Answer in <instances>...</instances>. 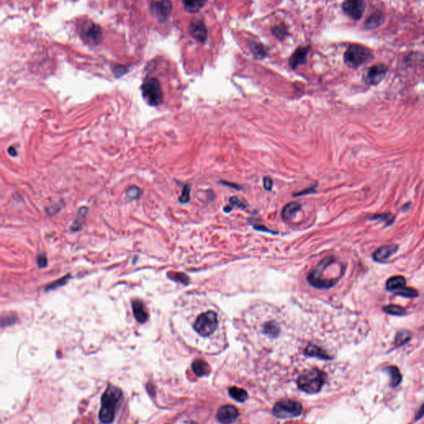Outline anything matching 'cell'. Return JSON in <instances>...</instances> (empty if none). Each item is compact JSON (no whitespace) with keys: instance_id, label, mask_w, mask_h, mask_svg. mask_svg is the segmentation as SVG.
I'll list each match as a JSON object with an SVG mask.
<instances>
[{"instance_id":"4fadbf2b","label":"cell","mask_w":424,"mask_h":424,"mask_svg":"<svg viewBox=\"0 0 424 424\" xmlns=\"http://www.w3.org/2000/svg\"><path fill=\"white\" fill-rule=\"evenodd\" d=\"M238 416V410L236 407L231 405L222 406L216 414L217 420L221 424H232Z\"/></svg>"},{"instance_id":"4dcf8cb0","label":"cell","mask_w":424,"mask_h":424,"mask_svg":"<svg viewBox=\"0 0 424 424\" xmlns=\"http://www.w3.org/2000/svg\"><path fill=\"white\" fill-rule=\"evenodd\" d=\"M168 277L171 278L172 280L176 281L178 283H183L185 285H187L190 283V278L184 273L169 272L168 273Z\"/></svg>"},{"instance_id":"7c38bea8","label":"cell","mask_w":424,"mask_h":424,"mask_svg":"<svg viewBox=\"0 0 424 424\" xmlns=\"http://www.w3.org/2000/svg\"><path fill=\"white\" fill-rule=\"evenodd\" d=\"M189 31L191 37L197 42H204L208 37V30L202 19H195L191 22L189 27Z\"/></svg>"},{"instance_id":"44dd1931","label":"cell","mask_w":424,"mask_h":424,"mask_svg":"<svg viewBox=\"0 0 424 424\" xmlns=\"http://www.w3.org/2000/svg\"><path fill=\"white\" fill-rule=\"evenodd\" d=\"M406 279L403 276H394L392 278H389L386 283V288L388 291L398 290L399 288L405 287Z\"/></svg>"},{"instance_id":"e0dca14e","label":"cell","mask_w":424,"mask_h":424,"mask_svg":"<svg viewBox=\"0 0 424 424\" xmlns=\"http://www.w3.org/2000/svg\"><path fill=\"white\" fill-rule=\"evenodd\" d=\"M302 205L300 202H290L286 205L282 212V218L286 222H289L295 217L297 213L301 209Z\"/></svg>"},{"instance_id":"603a6c76","label":"cell","mask_w":424,"mask_h":424,"mask_svg":"<svg viewBox=\"0 0 424 424\" xmlns=\"http://www.w3.org/2000/svg\"><path fill=\"white\" fill-rule=\"evenodd\" d=\"M263 333L270 337H277L280 333V327L275 321H270L263 326Z\"/></svg>"},{"instance_id":"d6986e66","label":"cell","mask_w":424,"mask_h":424,"mask_svg":"<svg viewBox=\"0 0 424 424\" xmlns=\"http://www.w3.org/2000/svg\"><path fill=\"white\" fill-rule=\"evenodd\" d=\"M88 212H89L88 207H81L79 209L76 220H75L73 224L71 225V231H74V232L81 231L82 227H83V225H85V222H86V219H87V215H88Z\"/></svg>"},{"instance_id":"52a82bcc","label":"cell","mask_w":424,"mask_h":424,"mask_svg":"<svg viewBox=\"0 0 424 424\" xmlns=\"http://www.w3.org/2000/svg\"><path fill=\"white\" fill-rule=\"evenodd\" d=\"M303 409V406L299 402L285 399L276 403L273 412L279 419H290L301 415Z\"/></svg>"},{"instance_id":"1f68e13d","label":"cell","mask_w":424,"mask_h":424,"mask_svg":"<svg viewBox=\"0 0 424 424\" xmlns=\"http://www.w3.org/2000/svg\"><path fill=\"white\" fill-rule=\"evenodd\" d=\"M388 373L390 374V379H391V385L392 386H396V385H398L399 383L401 382V380H402V376H401L400 373L398 371V369L396 368V367H388L387 369Z\"/></svg>"},{"instance_id":"cb8c5ba5","label":"cell","mask_w":424,"mask_h":424,"mask_svg":"<svg viewBox=\"0 0 424 424\" xmlns=\"http://www.w3.org/2000/svg\"><path fill=\"white\" fill-rule=\"evenodd\" d=\"M249 49L254 58L257 59H263L267 56V52L261 43L256 42H251L249 43Z\"/></svg>"},{"instance_id":"60d3db41","label":"cell","mask_w":424,"mask_h":424,"mask_svg":"<svg viewBox=\"0 0 424 424\" xmlns=\"http://www.w3.org/2000/svg\"><path fill=\"white\" fill-rule=\"evenodd\" d=\"M264 186L265 190L267 191H271L273 188V180L269 177L264 178Z\"/></svg>"},{"instance_id":"f35d334b","label":"cell","mask_w":424,"mask_h":424,"mask_svg":"<svg viewBox=\"0 0 424 424\" xmlns=\"http://www.w3.org/2000/svg\"><path fill=\"white\" fill-rule=\"evenodd\" d=\"M230 203L234 207H240V208H246L247 203L243 200L237 197H232L230 198Z\"/></svg>"},{"instance_id":"5bb4252c","label":"cell","mask_w":424,"mask_h":424,"mask_svg":"<svg viewBox=\"0 0 424 424\" xmlns=\"http://www.w3.org/2000/svg\"><path fill=\"white\" fill-rule=\"evenodd\" d=\"M309 52H310V47H299L289 58L288 63H289L291 68L294 70V69L298 68L299 66L304 65L306 63Z\"/></svg>"},{"instance_id":"8992f818","label":"cell","mask_w":424,"mask_h":424,"mask_svg":"<svg viewBox=\"0 0 424 424\" xmlns=\"http://www.w3.org/2000/svg\"><path fill=\"white\" fill-rule=\"evenodd\" d=\"M218 327V316L214 311H207L197 317L193 328L200 335L207 337L215 333Z\"/></svg>"},{"instance_id":"7a4b0ae2","label":"cell","mask_w":424,"mask_h":424,"mask_svg":"<svg viewBox=\"0 0 424 424\" xmlns=\"http://www.w3.org/2000/svg\"><path fill=\"white\" fill-rule=\"evenodd\" d=\"M325 372L317 368H312L302 373L297 380L300 390L307 394H317L321 391L326 382Z\"/></svg>"},{"instance_id":"ac0fdd59","label":"cell","mask_w":424,"mask_h":424,"mask_svg":"<svg viewBox=\"0 0 424 424\" xmlns=\"http://www.w3.org/2000/svg\"><path fill=\"white\" fill-rule=\"evenodd\" d=\"M385 22V17L381 12H374L367 19L364 23V29L367 30H373L381 26Z\"/></svg>"},{"instance_id":"484cf974","label":"cell","mask_w":424,"mask_h":424,"mask_svg":"<svg viewBox=\"0 0 424 424\" xmlns=\"http://www.w3.org/2000/svg\"><path fill=\"white\" fill-rule=\"evenodd\" d=\"M229 394L231 398H234L235 400L243 403L248 398V394L246 391L242 389L237 387H232L229 390Z\"/></svg>"},{"instance_id":"d590c367","label":"cell","mask_w":424,"mask_h":424,"mask_svg":"<svg viewBox=\"0 0 424 424\" xmlns=\"http://www.w3.org/2000/svg\"><path fill=\"white\" fill-rule=\"evenodd\" d=\"M113 73L115 74L116 77H121L124 74L127 73L128 71L127 66H121V65H115L112 67Z\"/></svg>"},{"instance_id":"d6a6232c","label":"cell","mask_w":424,"mask_h":424,"mask_svg":"<svg viewBox=\"0 0 424 424\" xmlns=\"http://www.w3.org/2000/svg\"><path fill=\"white\" fill-rule=\"evenodd\" d=\"M19 321V317L15 315H7L0 317V328L10 327L12 325L15 324Z\"/></svg>"},{"instance_id":"74e56055","label":"cell","mask_w":424,"mask_h":424,"mask_svg":"<svg viewBox=\"0 0 424 424\" xmlns=\"http://www.w3.org/2000/svg\"><path fill=\"white\" fill-rule=\"evenodd\" d=\"M190 191H191V186L186 185L184 186L183 191L182 193L181 197H179V202L181 203H186L190 200Z\"/></svg>"},{"instance_id":"7bdbcfd3","label":"cell","mask_w":424,"mask_h":424,"mask_svg":"<svg viewBox=\"0 0 424 424\" xmlns=\"http://www.w3.org/2000/svg\"><path fill=\"white\" fill-rule=\"evenodd\" d=\"M312 191H314V188H313V187H310V188L307 189L306 191L304 190V191H301V192L295 194V195H294V197H297V196H302V195H304V194L311 193Z\"/></svg>"},{"instance_id":"9c48e42d","label":"cell","mask_w":424,"mask_h":424,"mask_svg":"<svg viewBox=\"0 0 424 424\" xmlns=\"http://www.w3.org/2000/svg\"><path fill=\"white\" fill-rule=\"evenodd\" d=\"M388 72V67L385 64H378L367 69L364 72L363 80L365 84L374 87L380 84L385 79Z\"/></svg>"},{"instance_id":"8fae6325","label":"cell","mask_w":424,"mask_h":424,"mask_svg":"<svg viewBox=\"0 0 424 424\" xmlns=\"http://www.w3.org/2000/svg\"><path fill=\"white\" fill-rule=\"evenodd\" d=\"M173 5L170 1H157L152 2L150 5V12L152 15L160 22H165L170 17Z\"/></svg>"},{"instance_id":"9a60e30c","label":"cell","mask_w":424,"mask_h":424,"mask_svg":"<svg viewBox=\"0 0 424 424\" xmlns=\"http://www.w3.org/2000/svg\"><path fill=\"white\" fill-rule=\"evenodd\" d=\"M398 245L394 243L384 245L374 251L373 254V259L376 262H385L388 259H390V257L395 254L396 252L398 251Z\"/></svg>"},{"instance_id":"ba28073f","label":"cell","mask_w":424,"mask_h":424,"mask_svg":"<svg viewBox=\"0 0 424 424\" xmlns=\"http://www.w3.org/2000/svg\"><path fill=\"white\" fill-rule=\"evenodd\" d=\"M81 38L90 45H99L103 40L102 29L98 24L88 21L83 24L81 29Z\"/></svg>"},{"instance_id":"d4e9b609","label":"cell","mask_w":424,"mask_h":424,"mask_svg":"<svg viewBox=\"0 0 424 424\" xmlns=\"http://www.w3.org/2000/svg\"><path fill=\"white\" fill-rule=\"evenodd\" d=\"M207 3L205 1H184V8L186 12L195 13L199 12L203 6Z\"/></svg>"},{"instance_id":"e575fe53","label":"cell","mask_w":424,"mask_h":424,"mask_svg":"<svg viewBox=\"0 0 424 424\" xmlns=\"http://www.w3.org/2000/svg\"><path fill=\"white\" fill-rule=\"evenodd\" d=\"M272 32L275 37L280 40L283 39L286 37V35L288 34L287 28L284 25H278V26L273 27L272 29Z\"/></svg>"},{"instance_id":"f1b7e54d","label":"cell","mask_w":424,"mask_h":424,"mask_svg":"<svg viewBox=\"0 0 424 424\" xmlns=\"http://www.w3.org/2000/svg\"><path fill=\"white\" fill-rule=\"evenodd\" d=\"M412 338V333L408 330L399 331L395 336L396 346H403L404 344L409 342Z\"/></svg>"},{"instance_id":"ab89813d","label":"cell","mask_w":424,"mask_h":424,"mask_svg":"<svg viewBox=\"0 0 424 424\" xmlns=\"http://www.w3.org/2000/svg\"><path fill=\"white\" fill-rule=\"evenodd\" d=\"M37 266L40 269H44L47 266V255L45 254H38L37 258Z\"/></svg>"},{"instance_id":"836d02e7","label":"cell","mask_w":424,"mask_h":424,"mask_svg":"<svg viewBox=\"0 0 424 424\" xmlns=\"http://www.w3.org/2000/svg\"><path fill=\"white\" fill-rule=\"evenodd\" d=\"M142 195L141 189L136 186H130L126 191L127 198L129 200H138Z\"/></svg>"},{"instance_id":"3957f363","label":"cell","mask_w":424,"mask_h":424,"mask_svg":"<svg viewBox=\"0 0 424 424\" xmlns=\"http://www.w3.org/2000/svg\"><path fill=\"white\" fill-rule=\"evenodd\" d=\"M373 58V53L368 47L352 44L344 54V62L350 68L356 69L370 61Z\"/></svg>"},{"instance_id":"f546056e","label":"cell","mask_w":424,"mask_h":424,"mask_svg":"<svg viewBox=\"0 0 424 424\" xmlns=\"http://www.w3.org/2000/svg\"><path fill=\"white\" fill-rule=\"evenodd\" d=\"M383 311L388 314L393 316H404L406 314V309L398 305H388L383 307Z\"/></svg>"},{"instance_id":"6da1fadb","label":"cell","mask_w":424,"mask_h":424,"mask_svg":"<svg viewBox=\"0 0 424 424\" xmlns=\"http://www.w3.org/2000/svg\"><path fill=\"white\" fill-rule=\"evenodd\" d=\"M123 394L121 389L110 385L105 390L101 398V409L99 418L101 423L110 424L114 421L116 416V409L121 403Z\"/></svg>"},{"instance_id":"277c9868","label":"cell","mask_w":424,"mask_h":424,"mask_svg":"<svg viewBox=\"0 0 424 424\" xmlns=\"http://www.w3.org/2000/svg\"><path fill=\"white\" fill-rule=\"evenodd\" d=\"M334 257L328 256L323 259L314 270L309 273L307 280L311 285L315 288L323 289V288H333L338 283L337 281L331 280L329 278H325L324 273L329 265L335 262Z\"/></svg>"},{"instance_id":"2e32d148","label":"cell","mask_w":424,"mask_h":424,"mask_svg":"<svg viewBox=\"0 0 424 424\" xmlns=\"http://www.w3.org/2000/svg\"><path fill=\"white\" fill-rule=\"evenodd\" d=\"M132 309L137 322H139V323H144L148 321L149 314L144 303L140 299H134L132 301Z\"/></svg>"},{"instance_id":"ee69618b","label":"cell","mask_w":424,"mask_h":424,"mask_svg":"<svg viewBox=\"0 0 424 424\" xmlns=\"http://www.w3.org/2000/svg\"><path fill=\"white\" fill-rule=\"evenodd\" d=\"M221 183L225 184V185H227V186H231V187H233V188H236V190H241V186H239V185L230 183V182H221Z\"/></svg>"},{"instance_id":"8d00e7d4","label":"cell","mask_w":424,"mask_h":424,"mask_svg":"<svg viewBox=\"0 0 424 424\" xmlns=\"http://www.w3.org/2000/svg\"><path fill=\"white\" fill-rule=\"evenodd\" d=\"M394 217L393 215L391 213H385V214H381V215H375L374 217L370 218V220H385L386 222H389V225L393 223Z\"/></svg>"},{"instance_id":"30bf717a","label":"cell","mask_w":424,"mask_h":424,"mask_svg":"<svg viewBox=\"0 0 424 424\" xmlns=\"http://www.w3.org/2000/svg\"><path fill=\"white\" fill-rule=\"evenodd\" d=\"M341 8L353 20H360L364 15L365 3L361 0H349L342 3Z\"/></svg>"},{"instance_id":"b9f144b4","label":"cell","mask_w":424,"mask_h":424,"mask_svg":"<svg viewBox=\"0 0 424 424\" xmlns=\"http://www.w3.org/2000/svg\"><path fill=\"white\" fill-rule=\"evenodd\" d=\"M254 227L255 230H258V231H265L268 233L277 234V232H273V231L268 230V228L265 227V226H254Z\"/></svg>"},{"instance_id":"bcb514c9","label":"cell","mask_w":424,"mask_h":424,"mask_svg":"<svg viewBox=\"0 0 424 424\" xmlns=\"http://www.w3.org/2000/svg\"><path fill=\"white\" fill-rule=\"evenodd\" d=\"M191 424H197V423H195V422H192V423H191Z\"/></svg>"},{"instance_id":"ffe728a7","label":"cell","mask_w":424,"mask_h":424,"mask_svg":"<svg viewBox=\"0 0 424 424\" xmlns=\"http://www.w3.org/2000/svg\"><path fill=\"white\" fill-rule=\"evenodd\" d=\"M304 352L306 356H311V357H316V358L322 359V360H331L332 359V356H329L323 349L321 348L319 346L312 345V344L307 346Z\"/></svg>"},{"instance_id":"7402d4cb","label":"cell","mask_w":424,"mask_h":424,"mask_svg":"<svg viewBox=\"0 0 424 424\" xmlns=\"http://www.w3.org/2000/svg\"><path fill=\"white\" fill-rule=\"evenodd\" d=\"M191 368H192L194 373L199 377L205 376V375L209 374V364L202 360H197L196 362H194L192 363V365H191Z\"/></svg>"},{"instance_id":"5b68a950","label":"cell","mask_w":424,"mask_h":424,"mask_svg":"<svg viewBox=\"0 0 424 424\" xmlns=\"http://www.w3.org/2000/svg\"><path fill=\"white\" fill-rule=\"evenodd\" d=\"M142 94L144 100L151 106H158L163 101L162 87L156 77H151L142 85Z\"/></svg>"},{"instance_id":"f6af8a7d","label":"cell","mask_w":424,"mask_h":424,"mask_svg":"<svg viewBox=\"0 0 424 424\" xmlns=\"http://www.w3.org/2000/svg\"><path fill=\"white\" fill-rule=\"evenodd\" d=\"M8 152L10 153L11 155H13V156H15L17 154V152H16V150L13 148H10L9 150H8Z\"/></svg>"},{"instance_id":"83f0119b","label":"cell","mask_w":424,"mask_h":424,"mask_svg":"<svg viewBox=\"0 0 424 424\" xmlns=\"http://www.w3.org/2000/svg\"><path fill=\"white\" fill-rule=\"evenodd\" d=\"M71 278V274H66V276H64L62 278H59L58 280L54 281L53 283H49V284L45 288V291L49 292V291L56 290V289H58V288H61V287H63V286L66 285V283H68V281L70 280Z\"/></svg>"},{"instance_id":"4316f807","label":"cell","mask_w":424,"mask_h":424,"mask_svg":"<svg viewBox=\"0 0 424 424\" xmlns=\"http://www.w3.org/2000/svg\"><path fill=\"white\" fill-rule=\"evenodd\" d=\"M394 294L397 296L403 297L406 299H415L417 297H419L418 291L415 290L414 288H406V287H403L398 290L394 291Z\"/></svg>"}]
</instances>
